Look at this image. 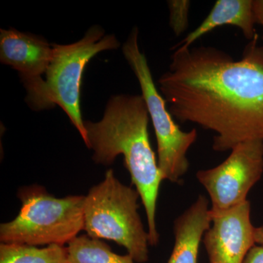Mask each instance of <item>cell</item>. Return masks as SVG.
<instances>
[{
  "mask_svg": "<svg viewBox=\"0 0 263 263\" xmlns=\"http://www.w3.org/2000/svg\"><path fill=\"white\" fill-rule=\"evenodd\" d=\"M258 34L240 60L211 46L175 48L160 90L174 119L215 132L213 149L263 141V46Z\"/></svg>",
  "mask_w": 263,
  "mask_h": 263,
  "instance_id": "cell-1",
  "label": "cell"
},
{
  "mask_svg": "<svg viewBox=\"0 0 263 263\" xmlns=\"http://www.w3.org/2000/svg\"><path fill=\"white\" fill-rule=\"evenodd\" d=\"M149 114L142 95H119L107 104L103 119L86 121V146L98 164H111L119 155L131 176L146 210L149 245L159 242L156 223L157 199L163 177L148 136Z\"/></svg>",
  "mask_w": 263,
  "mask_h": 263,
  "instance_id": "cell-2",
  "label": "cell"
},
{
  "mask_svg": "<svg viewBox=\"0 0 263 263\" xmlns=\"http://www.w3.org/2000/svg\"><path fill=\"white\" fill-rule=\"evenodd\" d=\"M53 57L43 81L35 91L27 95L29 106L36 110L59 105L80 133L85 144L87 136L81 110V86L88 62L100 52L115 50L120 46L114 34H105L100 26H94L78 42L52 44Z\"/></svg>",
  "mask_w": 263,
  "mask_h": 263,
  "instance_id": "cell-3",
  "label": "cell"
},
{
  "mask_svg": "<svg viewBox=\"0 0 263 263\" xmlns=\"http://www.w3.org/2000/svg\"><path fill=\"white\" fill-rule=\"evenodd\" d=\"M18 197L20 212L0 226L1 243L64 246L84 230L85 196L58 198L43 186L32 185L21 188Z\"/></svg>",
  "mask_w": 263,
  "mask_h": 263,
  "instance_id": "cell-4",
  "label": "cell"
},
{
  "mask_svg": "<svg viewBox=\"0 0 263 263\" xmlns=\"http://www.w3.org/2000/svg\"><path fill=\"white\" fill-rule=\"evenodd\" d=\"M136 189L124 185L113 170L92 186L84 201V230L95 239L113 240L127 249L135 262L148 260L149 236L138 214Z\"/></svg>",
  "mask_w": 263,
  "mask_h": 263,
  "instance_id": "cell-5",
  "label": "cell"
},
{
  "mask_svg": "<svg viewBox=\"0 0 263 263\" xmlns=\"http://www.w3.org/2000/svg\"><path fill=\"white\" fill-rule=\"evenodd\" d=\"M138 34V29L134 27L123 46V53L139 82L142 96L155 128L158 165L162 177L180 183L190 167L186 155L196 141L197 130H181L175 122L166 106L165 100L156 87L146 57L140 49Z\"/></svg>",
  "mask_w": 263,
  "mask_h": 263,
  "instance_id": "cell-6",
  "label": "cell"
},
{
  "mask_svg": "<svg viewBox=\"0 0 263 263\" xmlns=\"http://www.w3.org/2000/svg\"><path fill=\"white\" fill-rule=\"evenodd\" d=\"M222 163L196 174L210 196L211 214L230 210L247 201L251 189L263 174V141L240 143Z\"/></svg>",
  "mask_w": 263,
  "mask_h": 263,
  "instance_id": "cell-7",
  "label": "cell"
},
{
  "mask_svg": "<svg viewBox=\"0 0 263 263\" xmlns=\"http://www.w3.org/2000/svg\"><path fill=\"white\" fill-rule=\"evenodd\" d=\"M212 216V226L202 238L209 263H243L255 245L250 202Z\"/></svg>",
  "mask_w": 263,
  "mask_h": 263,
  "instance_id": "cell-8",
  "label": "cell"
},
{
  "mask_svg": "<svg viewBox=\"0 0 263 263\" xmlns=\"http://www.w3.org/2000/svg\"><path fill=\"white\" fill-rule=\"evenodd\" d=\"M53 53V46L44 38L15 29L0 30V61L18 71L27 93L44 81Z\"/></svg>",
  "mask_w": 263,
  "mask_h": 263,
  "instance_id": "cell-9",
  "label": "cell"
},
{
  "mask_svg": "<svg viewBox=\"0 0 263 263\" xmlns=\"http://www.w3.org/2000/svg\"><path fill=\"white\" fill-rule=\"evenodd\" d=\"M212 222L209 200L200 195L174 221V247L167 263H197L200 242Z\"/></svg>",
  "mask_w": 263,
  "mask_h": 263,
  "instance_id": "cell-10",
  "label": "cell"
},
{
  "mask_svg": "<svg viewBox=\"0 0 263 263\" xmlns=\"http://www.w3.org/2000/svg\"><path fill=\"white\" fill-rule=\"evenodd\" d=\"M255 24L252 0H218L201 24L174 48H190L199 38L224 25L238 27L245 37L252 41L257 34Z\"/></svg>",
  "mask_w": 263,
  "mask_h": 263,
  "instance_id": "cell-11",
  "label": "cell"
},
{
  "mask_svg": "<svg viewBox=\"0 0 263 263\" xmlns=\"http://www.w3.org/2000/svg\"><path fill=\"white\" fill-rule=\"evenodd\" d=\"M0 263H70L65 246L52 245L40 248L34 246L0 245Z\"/></svg>",
  "mask_w": 263,
  "mask_h": 263,
  "instance_id": "cell-12",
  "label": "cell"
},
{
  "mask_svg": "<svg viewBox=\"0 0 263 263\" xmlns=\"http://www.w3.org/2000/svg\"><path fill=\"white\" fill-rule=\"evenodd\" d=\"M70 263H135L129 254L120 255L100 239L88 235L77 236L68 243Z\"/></svg>",
  "mask_w": 263,
  "mask_h": 263,
  "instance_id": "cell-13",
  "label": "cell"
},
{
  "mask_svg": "<svg viewBox=\"0 0 263 263\" xmlns=\"http://www.w3.org/2000/svg\"><path fill=\"white\" fill-rule=\"evenodd\" d=\"M170 9V26L176 36H180L188 27V14L191 3L187 0L167 2Z\"/></svg>",
  "mask_w": 263,
  "mask_h": 263,
  "instance_id": "cell-14",
  "label": "cell"
},
{
  "mask_svg": "<svg viewBox=\"0 0 263 263\" xmlns=\"http://www.w3.org/2000/svg\"><path fill=\"white\" fill-rule=\"evenodd\" d=\"M243 263H263V247L254 245L246 256Z\"/></svg>",
  "mask_w": 263,
  "mask_h": 263,
  "instance_id": "cell-15",
  "label": "cell"
},
{
  "mask_svg": "<svg viewBox=\"0 0 263 263\" xmlns=\"http://www.w3.org/2000/svg\"><path fill=\"white\" fill-rule=\"evenodd\" d=\"M254 13L256 24H260L263 27V0L254 1Z\"/></svg>",
  "mask_w": 263,
  "mask_h": 263,
  "instance_id": "cell-16",
  "label": "cell"
},
{
  "mask_svg": "<svg viewBox=\"0 0 263 263\" xmlns=\"http://www.w3.org/2000/svg\"><path fill=\"white\" fill-rule=\"evenodd\" d=\"M254 235L255 243L263 245V226L254 228Z\"/></svg>",
  "mask_w": 263,
  "mask_h": 263,
  "instance_id": "cell-17",
  "label": "cell"
}]
</instances>
